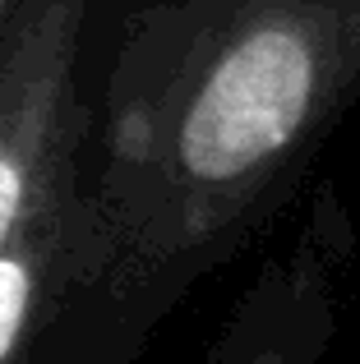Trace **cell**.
Returning a JSON list of instances; mask_svg holds the SVG:
<instances>
[{
  "instance_id": "cell-1",
  "label": "cell",
  "mask_w": 360,
  "mask_h": 364,
  "mask_svg": "<svg viewBox=\"0 0 360 364\" xmlns=\"http://www.w3.org/2000/svg\"><path fill=\"white\" fill-rule=\"evenodd\" d=\"M360 107V0H125L79 194L162 328L309 180Z\"/></svg>"
},
{
  "instance_id": "cell-2",
  "label": "cell",
  "mask_w": 360,
  "mask_h": 364,
  "mask_svg": "<svg viewBox=\"0 0 360 364\" xmlns=\"http://www.w3.org/2000/svg\"><path fill=\"white\" fill-rule=\"evenodd\" d=\"M125 0H23L0 33V254L74 180Z\"/></svg>"
},
{
  "instance_id": "cell-3",
  "label": "cell",
  "mask_w": 360,
  "mask_h": 364,
  "mask_svg": "<svg viewBox=\"0 0 360 364\" xmlns=\"http://www.w3.org/2000/svg\"><path fill=\"white\" fill-rule=\"evenodd\" d=\"M153 337L111 282L74 171L0 254V364H134Z\"/></svg>"
},
{
  "instance_id": "cell-4",
  "label": "cell",
  "mask_w": 360,
  "mask_h": 364,
  "mask_svg": "<svg viewBox=\"0 0 360 364\" xmlns=\"http://www.w3.org/2000/svg\"><path fill=\"white\" fill-rule=\"evenodd\" d=\"M351 254L342 198L319 189L296 240L272 249L194 364H324L337 337V286Z\"/></svg>"
},
{
  "instance_id": "cell-5",
  "label": "cell",
  "mask_w": 360,
  "mask_h": 364,
  "mask_svg": "<svg viewBox=\"0 0 360 364\" xmlns=\"http://www.w3.org/2000/svg\"><path fill=\"white\" fill-rule=\"evenodd\" d=\"M23 5V0H0V33H5V23L14 18V9Z\"/></svg>"
}]
</instances>
